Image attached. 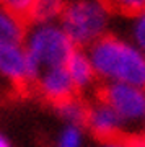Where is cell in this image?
I'll return each instance as SVG.
<instances>
[{"instance_id":"cell-1","label":"cell","mask_w":145,"mask_h":147,"mask_svg":"<svg viewBox=\"0 0 145 147\" xmlns=\"http://www.w3.org/2000/svg\"><path fill=\"white\" fill-rule=\"evenodd\" d=\"M88 57L98 77L145 90V54L135 46L104 34L90 46Z\"/></svg>"},{"instance_id":"cell-2","label":"cell","mask_w":145,"mask_h":147,"mask_svg":"<svg viewBox=\"0 0 145 147\" xmlns=\"http://www.w3.org/2000/svg\"><path fill=\"white\" fill-rule=\"evenodd\" d=\"M23 44L33 85L36 84L41 72L65 65L67 59L75 49L60 25L56 23H41L28 28Z\"/></svg>"},{"instance_id":"cell-3","label":"cell","mask_w":145,"mask_h":147,"mask_svg":"<svg viewBox=\"0 0 145 147\" xmlns=\"http://www.w3.org/2000/svg\"><path fill=\"white\" fill-rule=\"evenodd\" d=\"M106 0H72L65 3L60 18V28L75 47L91 46L104 36L109 23Z\"/></svg>"},{"instance_id":"cell-4","label":"cell","mask_w":145,"mask_h":147,"mask_svg":"<svg viewBox=\"0 0 145 147\" xmlns=\"http://www.w3.org/2000/svg\"><path fill=\"white\" fill-rule=\"evenodd\" d=\"M96 101L104 103L117 115L122 123V129L127 136L129 126H140L145 123V90L132 85L109 82L99 87L96 92ZM127 144V141H126Z\"/></svg>"},{"instance_id":"cell-5","label":"cell","mask_w":145,"mask_h":147,"mask_svg":"<svg viewBox=\"0 0 145 147\" xmlns=\"http://www.w3.org/2000/svg\"><path fill=\"white\" fill-rule=\"evenodd\" d=\"M87 126L99 141H104L106 144L126 146L127 137L122 129V123L119 121L117 115L104 103L96 101L93 106H90Z\"/></svg>"},{"instance_id":"cell-6","label":"cell","mask_w":145,"mask_h":147,"mask_svg":"<svg viewBox=\"0 0 145 147\" xmlns=\"http://www.w3.org/2000/svg\"><path fill=\"white\" fill-rule=\"evenodd\" d=\"M34 85L38 87L39 95L44 100L49 101L54 108L78 96V92L75 90L64 65L62 67H52L41 72Z\"/></svg>"},{"instance_id":"cell-7","label":"cell","mask_w":145,"mask_h":147,"mask_svg":"<svg viewBox=\"0 0 145 147\" xmlns=\"http://www.w3.org/2000/svg\"><path fill=\"white\" fill-rule=\"evenodd\" d=\"M0 74L10 79L18 88L34 87L23 44H0Z\"/></svg>"},{"instance_id":"cell-8","label":"cell","mask_w":145,"mask_h":147,"mask_svg":"<svg viewBox=\"0 0 145 147\" xmlns=\"http://www.w3.org/2000/svg\"><path fill=\"white\" fill-rule=\"evenodd\" d=\"M64 67L67 70L77 92L90 87L95 82L96 74L93 70V65L90 62L88 54H85L82 49H73V53L70 54V57L67 59Z\"/></svg>"},{"instance_id":"cell-9","label":"cell","mask_w":145,"mask_h":147,"mask_svg":"<svg viewBox=\"0 0 145 147\" xmlns=\"http://www.w3.org/2000/svg\"><path fill=\"white\" fill-rule=\"evenodd\" d=\"M28 21L0 7V44H23Z\"/></svg>"},{"instance_id":"cell-10","label":"cell","mask_w":145,"mask_h":147,"mask_svg":"<svg viewBox=\"0 0 145 147\" xmlns=\"http://www.w3.org/2000/svg\"><path fill=\"white\" fill-rule=\"evenodd\" d=\"M65 3V0H34L26 20L33 25L52 23L62 15Z\"/></svg>"},{"instance_id":"cell-11","label":"cell","mask_w":145,"mask_h":147,"mask_svg":"<svg viewBox=\"0 0 145 147\" xmlns=\"http://www.w3.org/2000/svg\"><path fill=\"white\" fill-rule=\"evenodd\" d=\"M56 110L59 111V115L62 116V118L70 121L72 126H87L90 105H87L85 101H82L78 96L65 101L62 105L56 106Z\"/></svg>"},{"instance_id":"cell-12","label":"cell","mask_w":145,"mask_h":147,"mask_svg":"<svg viewBox=\"0 0 145 147\" xmlns=\"http://www.w3.org/2000/svg\"><path fill=\"white\" fill-rule=\"evenodd\" d=\"M109 10H117L124 15H139L145 10V0H106Z\"/></svg>"},{"instance_id":"cell-13","label":"cell","mask_w":145,"mask_h":147,"mask_svg":"<svg viewBox=\"0 0 145 147\" xmlns=\"http://www.w3.org/2000/svg\"><path fill=\"white\" fill-rule=\"evenodd\" d=\"M33 2H34V0H0V7H3V8H7L8 11H11L13 15L26 20V18H28V13L31 10Z\"/></svg>"},{"instance_id":"cell-14","label":"cell","mask_w":145,"mask_h":147,"mask_svg":"<svg viewBox=\"0 0 145 147\" xmlns=\"http://www.w3.org/2000/svg\"><path fill=\"white\" fill-rule=\"evenodd\" d=\"M132 34H134V41L137 44V49L145 53V10L140 11L139 15H135Z\"/></svg>"},{"instance_id":"cell-15","label":"cell","mask_w":145,"mask_h":147,"mask_svg":"<svg viewBox=\"0 0 145 147\" xmlns=\"http://www.w3.org/2000/svg\"><path fill=\"white\" fill-rule=\"evenodd\" d=\"M80 146V131L77 126H68L59 139V147H78Z\"/></svg>"},{"instance_id":"cell-16","label":"cell","mask_w":145,"mask_h":147,"mask_svg":"<svg viewBox=\"0 0 145 147\" xmlns=\"http://www.w3.org/2000/svg\"><path fill=\"white\" fill-rule=\"evenodd\" d=\"M0 147H10V144H8V141H7L5 137L0 134Z\"/></svg>"},{"instance_id":"cell-17","label":"cell","mask_w":145,"mask_h":147,"mask_svg":"<svg viewBox=\"0 0 145 147\" xmlns=\"http://www.w3.org/2000/svg\"><path fill=\"white\" fill-rule=\"evenodd\" d=\"M106 147H126V146H121V144H108Z\"/></svg>"},{"instance_id":"cell-18","label":"cell","mask_w":145,"mask_h":147,"mask_svg":"<svg viewBox=\"0 0 145 147\" xmlns=\"http://www.w3.org/2000/svg\"><path fill=\"white\" fill-rule=\"evenodd\" d=\"M144 132H145V129H144Z\"/></svg>"}]
</instances>
